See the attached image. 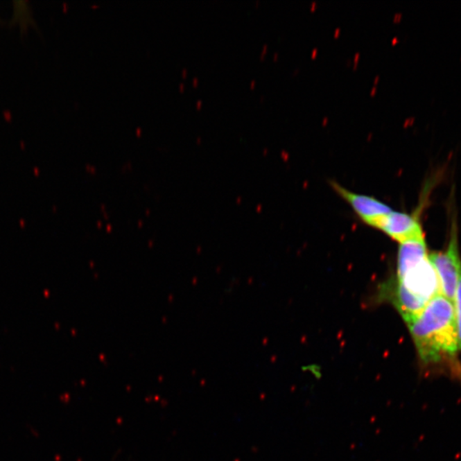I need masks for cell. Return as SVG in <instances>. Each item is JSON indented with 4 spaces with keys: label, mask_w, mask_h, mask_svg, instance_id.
<instances>
[{
    "label": "cell",
    "mask_w": 461,
    "mask_h": 461,
    "mask_svg": "<svg viewBox=\"0 0 461 461\" xmlns=\"http://www.w3.org/2000/svg\"><path fill=\"white\" fill-rule=\"evenodd\" d=\"M415 346L420 371L449 376L461 383V363L453 302L441 294L407 324Z\"/></svg>",
    "instance_id": "6da1fadb"
},
{
    "label": "cell",
    "mask_w": 461,
    "mask_h": 461,
    "mask_svg": "<svg viewBox=\"0 0 461 461\" xmlns=\"http://www.w3.org/2000/svg\"><path fill=\"white\" fill-rule=\"evenodd\" d=\"M429 260L437 276L440 294L453 302L461 272L455 223L453 224L448 248L444 252L429 254Z\"/></svg>",
    "instance_id": "7a4b0ae2"
},
{
    "label": "cell",
    "mask_w": 461,
    "mask_h": 461,
    "mask_svg": "<svg viewBox=\"0 0 461 461\" xmlns=\"http://www.w3.org/2000/svg\"><path fill=\"white\" fill-rule=\"evenodd\" d=\"M394 281L426 304L440 294L437 276L429 257L408 269L404 274L397 276Z\"/></svg>",
    "instance_id": "3957f363"
},
{
    "label": "cell",
    "mask_w": 461,
    "mask_h": 461,
    "mask_svg": "<svg viewBox=\"0 0 461 461\" xmlns=\"http://www.w3.org/2000/svg\"><path fill=\"white\" fill-rule=\"evenodd\" d=\"M370 227L377 228L399 243L425 238L418 216L394 210L376 220Z\"/></svg>",
    "instance_id": "277c9868"
},
{
    "label": "cell",
    "mask_w": 461,
    "mask_h": 461,
    "mask_svg": "<svg viewBox=\"0 0 461 461\" xmlns=\"http://www.w3.org/2000/svg\"><path fill=\"white\" fill-rule=\"evenodd\" d=\"M329 183L336 193L348 202L357 216L368 226H371L376 220L393 211L392 208L378 200L377 198L353 193L342 186L336 180H330Z\"/></svg>",
    "instance_id": "5b68a950"
},
{
    "label": "cell",
    "mask_w": 461,
    "mask_h": 461,
    "mask_svg": "<svg viewBox=\"0 0 461 461\" xmlns=\"http://www.w3.org/2000/svg\"><path fill=\"white\" fill-rule=\"evenodd\" d=\"M429 257L425 238L412 239L400 243L397 254V276H400L408 269L421 263Z\"/></svg>",
    "instance_id": "8992f818"
},
{
    "label": "cell",
    "mask_w": 461,
    "mask_h": 461,
    "mask_svg": "<svg viewBox=\"0 0 461 461\" xmlns=\"http://www.w3.org/2000/svg\"><path fill=\"white\" fill-rule=\"evenodd\" d=\"M453 309H455V324L457 336H458L459 348L460 351L461 352V272L458 285H457L455 297H453Z\"/></svg>",
    "instance_id": "52a82bcc"
}]
</instances>
